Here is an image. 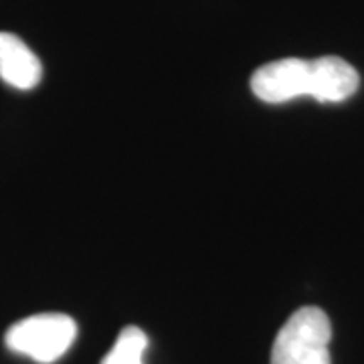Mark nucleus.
I'll use <instances>...</instances> for the list:
<instances>
[{
    "mask_svg": "<svg viewBox=\"0 0 364 364\" xmlns=\"http://www.w3.org/2000/svg\"><path fill=\"white\" fill-rule=\"evenodd\" d=\"M328 316L314 306L299 308L275 336L272 364H332Z\"/></svg>",
    "mask_w": 364,
    "mask_h": 364,
    "instance_id": "obj_1",
    "label": "nucleus"
},
{
    "mask_svg": "<svg viewBox=\"0 0 364 364\" xmlns=\"http://www.w3.org/2000/svg\"><path fill=\"white\" fill-rule=\"evenodd\" d=\"M77 336V324L65 314H37L9 328L4 342L16 354L51 364L65 354Z\"/></svg>",
    "mask_w": 364,
    "mask_h": 364,
    "instance_id": "obj_2",
    "label": "nucleus"
},
{
    "mask_svg": "<svg viewBox=\"0 0 364 364\" xmlns=\"http://www.w3.org/2000/svg\"><path fill=\"white\" fill-rule=\"evenodd\" d=\"M312 61L287 57L259 67L251 75V90L265 104H286L301 95L312 97Z\"/></svg>",
    "mask_w": 364,
    "mask_h": 364,
    "instance_id": "obj_3",
    "label": "nucleus"
},
{
    "mask_svg": "<svg viewBox=\"0 0 364 364\" xmlns=\"http://www.w3.org/2000/svg\"><path fill=\"white\" fill-rule=\"evenodd\" d=\"M312 75V97L320 104L346 102L360 85L358 71L350 63H346L344 59L334 57V55L314 59Z\"/></svg>",
    "mask_w": 364,
    "mask_h": 364,
    "instance_id": "obj_4",
    "label": "nucleus"
},
{
    "mask_svg": "<svg viewBox=\"0 0 364 364\" xmlns=\"http://www.w3.org/2000/svg\"><path fill=\"white\" fill-rule=\"evenodd\" d=\"M43 77L39 57L25 41L13 33H0V79L11 87L28 91L37 87Z\"/></svg>",
    "mask_w": 364,
    "mask_h": 364,
    "instance_id": "obj_5",
    "label": "nucleus"
},
{
    "mask_svg": "<svg viewBox=\"0 0 364 364\" xmlns=\"http://www.w3.org/2000/svg\"><path fill=\"white\" fill-rule=\"evenodd\" d=\"M148 336L138 326H128L119 332L114 348L105 354L102 364H144Z\"/></svg>",
    "mask_w": 364,
    "mask_h": 364,
    "instance_id": "obj_6",
    "label": "nucleus"
}]
</instances>
